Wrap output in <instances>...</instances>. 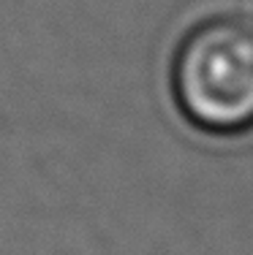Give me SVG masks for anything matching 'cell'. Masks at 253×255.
I'll use <instances>...</instances> for the list:
<instances>
[{"label": "cell", "mask_w": 253, "mask_h": 255, "mask_svg": "<svg viewBox=\"0 0 253 255\" xmlns=\"http://www.w3.org/2000/svg\"><path fill=\"white\" fill-rule=\"evenodd\" d=\"M172 95L210 136L253 130V22L224 14L191 27L172 60Z\"/></svg>", "instance_id": "1"}]
</instances>
